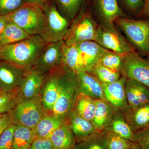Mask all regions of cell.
<instances>
[{"label":"cell","instance_id":"cell-35","mask_svg":"<svg viewBox=\"0 0 149 149\" xmlns=\"http://www.w3.org/2000/svg\"><path fill=\"white\" fill-rule=\"evenodd\" d=\"M25 4L24 0H0V15L13 13Z\"/></svg>","mask_w":149,"mask_h":149},{"label":"cell","instance_id":"cell-6","mask_svg":"<svg viewBox=\"0 0 149 149\" xmlns=\"http://www.w3.org/2000/svg\"><path fill=\"white\" fill-rule=\"evenodd\" d=\"M43 9L47 21L45 29L40 36L47 44L62 41L70 27L67 19L60 12L54 0H49Z\"/></svg>","mask_w":149,"mask_h":149},{"label":"cell","instance_id":"cell-20","mask_svg":"<svg viewBox=\"0 0 149 149\" xmlns=\"http://www.w3.org/2000/svg\"><path fill=\"white\" fill-rule=\"evenodd\" d=\"M49 139L54 149H75L76 140L68 121L57 128Z\"/></svg>","mask_w":149,"mask_h":149},{"label":"cell","instance_id":"cell-5","mask_svg":"<svg viewBox=\"0 0 149 149\" xmlns=\"http://www.w3.org/2000/svg\"><path fill=\"white\" fill-rule=\"evenodd\" d=\"M97 27L90 10L83 7L72 20L63 42L66 44L77 45L86 41H95Z\"/></svg>","mask_w":149,"mask_h":149},{"label":"cell","instance_id":"cell-25","mask_svg":"<svg viewBox=\"0 0 149 149\" xmlns=\"http://www.w3.org/2000/svg\"><path fill=\"white\" fill-rule=\"evenodd\" d=\"M63 123L53 113H45L35 128L37 136L49 138L54 131Z\"/></svg>","mask_w":149,"mask_h":149},{"label":"cell","instance_id":"cell-22","mask_svg":"<svg viewBox=\"0 0 149 149\" xmlns=\"http://www.w3.org/2000/svg\"><path fill=\"white\" fill-rule=\"evenodd\" d=\"M68 121L76 143L98 131L92 121L81 117L74 111L72 112Z\"/></svg>","mask_w":149,"mask_h":149},{"label":"cell","instance_id":"cell-39","mask_svg":"<svg viewBox=\"0 0 149 149\" xmlns=\"http://www.w3.org/2000/svg\"><path fill=\"white\" fill-rule=\"evenodd\" d=\"M13 124L9 113L0 114V136L11 124Z\"/></svg>","mask_w":149,"mask_h":149},{"label":"cell","instance_id":"cell-7","mask_svg":"<svg viewBox=\"0 0 149 149\" xmlns=\"http://www.w3.org/2000/svg\"><path fill=\"white\" fill-rule=\"evenodd\" d=\"M95 41L104 49L123 57L135 52L133 45L119 33L113 24L104 22L98 26Z\"/></svg>","mask_w":149,"mask_h":149},{"label":"cell","instance_id":"cell-41","mask_svg":"<svg viewBox=\"0 0 149 149\" xmlns=\"http://www.w3.org/2000/svg\"><path fill=\"white\" fill-rule=\"evenodd\" d=\"M140 14L143 16L149 17V0H146L144 2Z\"/></svg>","mask_w":149,"mask_h":149},{"label":"cell","instance_id":"cell-11","mask_svg":"<svg viewBox=\"0 0 149 149\" xmlns=\"http://www.w3.org/2000/svg\"><path fill=\"white\" fill-rule=\"evenodd\" d=\"M63 44V40L48 44L32 68L46 74L62 65Z\"/></svg>","mask_w":149,"mask_h":149},{"label":"cell","instance_id":"cell-16","mask_svg":"<svg viewBox=\"0 0 149 149\" xmlns=\"http://www.w3.org/2000/svg\"><path fill=\"white\" fill-rule=\"evenodd\" d=\"M124 90L129 108H136L149 103V88L143 84L127 79Z\"/></svg>","mask_w":149,"mask_h":149},{"label":"cell","instance_id":"cell-33","mask_svg":"<svg viewBox=\"0 0 149 149\" xmlns=\"http://www.w3.org/2000/svg\"><path fill=\"white\" fill-rule=\"evenodd\" d=\"M17 90L9 93L0 92V114L8 113L15 105L19 100Z\"/></svg>","mask_w":149,"mask_h":149},{"label":"cell","instance_id":"cell-15","mask_svg":"<svg viewBox=\"0 0 149 149\" xmlns=\"http://www.w3.org/2000/svg\"><path fill=\"white\" fill-rule=\"evenodd\" d=\"M127 78L121 75L119 80L109 84H102L106 100L116 109L124 111L129 108L124 86Z\"/></svg>","mask_w":149,"mask_h":149},{"label":"cell","instance_id":"cell-38","mask_svg":"<svg viewBox=\"0 0 149 149\" xmlns=\"http://www.w3.org/2000/svg\"><path fill=\"white\" fill-rule=\"evenodd\" d=\"M29 149H54V148L49 138H41L37 136Z\"/></svg>","mask_w":149,"mask_h":149},{"label":"cell","instance_id":"cell-12","mask_svg":"<svg viewBox=\"0 0 149 149\" xmlns=\"http://www.w3.org/2000/svg\"><path fill=\"white\" fill-rule=\"evenodd\" d=\"M45 75L33 68L25 71L17 90L19 99H31L40 95Z\"/></svg>","mask_w":149,"mask_h":149},{"label":"cell","instance_id":"cell-2","mask_svg":"<svg viewBox=\"0 0 149 149\" xmlns=\"http://www.w3.org/2000/svg\"><path fill=\"white\" fill-rule=\"evenodd\" d=\"M63 65L58 98L52 113L65 122L68 121L80 93L77 73Z\"/></svg>","mask_w":149,"mask_h":149},{"label":"cell","instance_id":"cell-3","mask_svg":"<svg viewBox=\"0 0 149 149\" xmlns=\"http://www.w3.org/2000/svg\"><path fill=\"white\" fill-rule=\"evenodd\" d=\"M6 16L10 22L16 24L30 36L41 35L45 29L47 16L39 6L25 3Z\"/></svg>","mask_w":149,"mask_h":149},{"label":"cell","instance_id":"cell-26","mask_svg":"<svg viewBox=\"0 0 149 149\" xmlns=\"http://www.w3.org/2000/svg\"><path fill=\"white\" fill-rule=\"evenodd\" d=\"M63 64L76 72L83 71L77 46L64 42L63 47Z\"/></svg>","mask_w":149,"mask_h":149},{"label":"cell","instance_id":"cell-4","mask_svg":"<svg viewBox=\"0 0 149 149\" xmlns=\"http://www.w3.org/2000/svg\"><path fill=\"white\" fill-rule=\"evenodd\" d=\"M8 113L13 124L35 129L45 112L40 95L31 99H19Z\"/></svg>","mask_w":149,"mask_h":149},{"label":"cell","instance_id":"cell-13","mask_svg":"<svg viewBox=\"0 0 149 149\" xmlns=\"http://www.w3.org/2000/svg\"><path fill=\"white\" fill-rule=\"evenodd\" d=\"M24 70L3 61L0 60V89L2 92L17 91L21 84Z\"/></svg>","mask_w":149,"mask_h":149},{"label":"cell","instance_id":"cell-19","mask_svg":"<svg viewBox=\"0 0 149 149\" xmlns=\"http://www.w3.org/2000/svg\"><path fill=\"white\" fill-rule=\"evenodd\" d=\"M96 103L93 123L98 131H107L113 120L115 108L104 100H97Z\"/></svg>","mask_w":149,"mask_h":149},{"label":"cell","instance_id":"cell-24","mask_svg":"<svg viewBox=\"0 0 149 149\" xmlns=\"http://www.w3.org/2000/svg\"><path fill=\"white\" fill-rule=\"evenodd\" d=\"M107 131L112 132L134 143V134L125 120L124 112L116 109L111 124Z\"/></svg>","mask_w":149,"mask_h":149},{"label":"cell","instance_id":"cell-31","mask_svg":"<svg viewBox=\"0 0 149 149\" xmlns=\"http://www.w3.org/2000/svg\"><path fill=\"white\" fill-rule=\"evenodd\" d=\"M93 74L101 84H109L119 80L121 76L120 72L108 68L100 63H98L90 72Z\"/></svg>","mask_w":149,"mask_h":149},{"label":"cell","instance_id":"cell-42","mask_svg":"<svg viewBox=\"0 0 149 149\" xmlns=\"http://www.w3.org/2000/svg\"><path fill=\"white\" fill-rule=\"evenodd\" d=\"M48 1L49 0H24L25 3L35 5L41 7L42 8Z\"/></svg>","mask_w":149,"mask_h":149},{"label":"cell","instance_id":"cell-18","mask_svg":"<svg viewBox=\"0 0 149 149\" xmlns=\"http://www.w3.org/2000/svg\"><path fill=\"white\" fill-rule=\"evenodd\" d=\"M125 120L134 133L149 127V103L123 111Z\"/></svg>","mask_w":149,"mask_h":149},{"label":"cell","instance_id":"cell-43","mask_svg":"<svg viewBox=\"0 0 149 149\" xmlns=\"http://www.w3.org/2000/svg\"><path fill=\"white\" fill-rule=\"evenodd\" d=\"M10 22L6 16L0 15V35Z\"/></svg>","mask_w":149,"mask_h":149},{"label":"cell","instance_id":"cell-36","mask_svg":"<svg viewBox=\"0 0 149 149\" xmlns=\"http://www.w3.org/2000/svg\"><path fill=\"white\" fill-rule=\"evenodd\" d=\"M16 126L15 124H11L2 133L0 136V149H11L14 131Z\"/></svg>","mask_w":149,"mask_h":149},{"label":"cell","instance_id":"cell-27","mask_svg":"<svg viewBox=\"0 0 149 149\" xmlns=\"http://www.w3.org/2000/svg\"><path fill=\"white\" fill-rule=\"evenodd\" d=\"M96 109L95 100L80 93L75 102L72 111L93 122Z\"/></svg>","mask_w":149,"mask_h":149},{"label":"cell","instance_id":"cell-9","mask_svg":"<svg viewBox=\"0 0 149 149\" xmlns=\"http://www.w3.org/2000/svg\"><path fill=\"white\" fill-rule=\"evenodd\" d=\"M120 72L127 79L136 80L149 88V61L136 52L123 57Z\"/></svg>","mask_w":149,"mask_h":149},{"label":"cell","instance_id":"cell-23","mask_svg":"<svg viewBox=\"0 0 149 149\" xmlns=\"http://www.w3.org/2000/svg\"><path fill=\"white\" fill-rule=\"evenodd\" d=\"M36 137L37 134L35 129L16 125L14 131L11 149H29Z\"/></svg>","mask_w":149,"mask_h":149},{"label":"cell","instance_id":"cell-44","mask_svg":"<svg viewBox=\"0 0 149 149\" xmlns=\"http://www.w3.org/2000/svg\"><path fill=\"white\" fill-rule=\"evenodd\" d=\"M128 149H142L139 145L135 143H133L130 148Z\"/></svg>","mask_w":149,"mask_h":149},{"label":"cell","instance_id":"cell-46","mask_svg":"<svg viewBox=\"0 0 149 149\" xmlns=\"http://www.w3.org/2000/svg\"><path fill=\"white\" fill-rule=\"evenodd\" d=\"M145 1H146V0H144V2H145Z\"/></svg>","mask_w":149,"mask_h":149},{"label":"cell","instance_id":"cell-10","mask_svg":"<svg viewBox=\"0 0 149 149\" xmlns=\"http://www.w3.org/2000/svg\"><path fill=\"white\" fill-rule=\"evenodd\" d=\"M63 65L46 74L40 93L41 100L45 113H52L58 98L60 81Z\"/></svg>","mask_w":149,"mask_h":149},{"label":"cell","instance_id":"cell-17","mask_svg":"<svg viewBox=\"0 0 149 149\" xmlns=\"http://www.w3.org/2000/svg\"><path fill=\"white\" fill-rule=\"evenodd\" d=\"M77 74L79 93L95 100H106L101 83L93 74L87 71H80Z\"/></svg>","mask_w":149,"mask_h":149},{"label":"cell","instance_id":"cell-21","mask_svg":"<svg viewBox=\"0 0 149 149\" xmlns=\"http://www.w3.org/2000/svg\"><path fill=\"white\" fill-rule=\"evenodd\" d=\"M95 7L104 23L113 24L117 19L125 15L117 0H94Z\"/></svg>","mask_w":149,"mask_h":149},{"label":"cell","instance_id":"cell-32","mask_svg":"<svg viewBox=\"0 0 149 149\" xmlns=\"http://www.w3.org/2000/svg\"><path fill=\"white\" fill-rule=\"evenodd\" d=\"M123 61V57L122 56L111 51H108L104 54L99 61L98 63L109 69L120 72Z\"/></svg>","mask_w":149,"mask_h":149},{"label":"cell","instance_id":"cell-37","mask_svg":"<svg viewBox=\"0 0 149 149\" xmlns=\"http://www.w3.org/2000/svg\"><path fill=\"white\" fill-rule=\"evenodd\" d=\"M134 143L142 149H149V127L134 133Z\"/></svg>","mask_w":149,"mask_h":149},{"label":"cell","instance_id":"cell-34","mask_svg":"<svg viewBox=\"0 0 149 149\" xmlns=\"http://www.w3.org/2000/svg\"><path fill=\"white\" fill-rule=\"evenodd\" d=\"M106 141L107 149H128L133 143L116 133L108 131Z\"/></svg>","mask_w":149,"mask_h":149},{"label":"cell","instance_id":"cell-30","mask_svg":"<svg viewBox=\"0 0 149 149\" xmlns=\"http://www.w3.org/2000/svg\"><path fill=\"white\" fill-rule=\"evenodd\" d=\"M107 131L93 133L76 143L75 149H107L106 136Z\"/></svg>","mask_w":149,"mask_h":149},{"label":"cell","instance_id":"cell-45","mask_svg":"<svg viewBox=\"0 0 149 149\" xmlns=\"http://www.w3.org/2000/svg\"><path fill=\"white\" fill-rule=\"evenodd\" d=\"M1 89H0V92H1Z\"/></svg>","mask_w":149,"mask_h":149},{"label":"cell","instance_id":"cell-40","mask_svg":"<svg viewBox=\"0 0 149 149\" xmlns=\"http://www.w3.org/2000/svg\"><path fill=\"white\" fill-rule=\"evenodd\" d=\"M127 8L135 12L143 5L144 0H123Z\"/></svg>","mask_w":149,"mask_h":149},{"label":"cell","instance_id":"cell-14","mask_svg":"<svg viewBox=\"0 0 149 149\" xmlns=\"http://www.w3.org/2000/svg\"><path fill=\"white\" fill-rule=\"evenodd\" d=\"M79 51L83 71L90 72L109 50L95 41H86L76 45Z\"/></svg>","mask_w":149,"mask_h":149},{"label":"cell","instance_id":"cell-8","mask_svg":"<svg viewBox=\"0 0 149 149\" xmlns=\"http://www.w3.org/2000/svg\"><path fill=\"white\" fill-rule=\"evenodd\" d=\"M114 22L135 47L142 53L149 55V20H135L120 17Z\"/></svg>","mask_w":149,"mask_h":149},{"label":"cell","instance_id":"cell-28","mask_svg":"<svg viewBox=\"0 0 149 149\" xmlns=\"http://www.w3.org/2000/svg\"><path fill=\"white\" fill-rule=\"evenodd\" d=\"M30 36L16 24L9 22L0 35V47L18 42Z\"/></svg>","mask_w":149,"mask_h":149},{"label":"cell","instance_id":"cell-29","mask_svg":"<svg viewBox=\"0 0 149 149\" xmlns=\"http://www.w3.org/2000/svg\"><path fill=\"white\" fill-rule=\"evenodd\" d=\"M58 9L67 19L73 20L83 8L85 0H54Z\"/></svg>","mask_w":149,"mask_h":149},{"label":"cell","instance_id":"cell-1","mask_svg":"<svg viewBox=\"0 0 149 149\" xmlns=\"http://www.w3.org/2000/svg\"><path fill=\"white\" fill-rule=\"evenodd\" d=\"M48 44L40 35L0 47V60L7 62L24 71L32 68Z\"/></svg>","mask_w":149,"mask_h":149}]
</instances>
